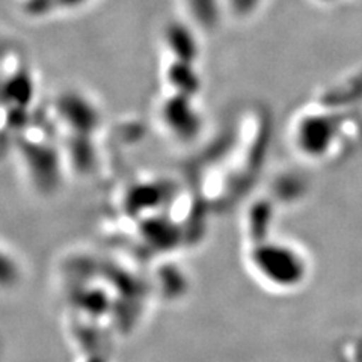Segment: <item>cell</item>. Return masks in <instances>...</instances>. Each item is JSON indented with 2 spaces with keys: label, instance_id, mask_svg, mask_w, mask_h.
Returning <instances> with one entry per match:
<instances>
[{
  "label": "cell",
  "instance_id": "obj_2",
  "mask_svg": "<svg viewBox=\"0 0 362 362\" xmlns=\"http://www.w3.org/2000/svg\"><path fill=\"white\" fill-rule=\"evenodd\" d=\"M18 279V270L5 252L0 251V287H11Z\"/></svg>",
  "mask_w": 362,
  "mask_h": 362
},
{
  "label": "cell",
  "instance_id": "obj_1",
  "mask_svg": "<svg viewBox=\"0 0 362 362\" xmlns=\"http://www.w3.org/2000/svg\"><path fill=\"white\" fill-rule=\"evenodd\" d=\"M255 264L262 274L276 284H293L299 279L300 267L291 252L281 247H262L257 251Z\"/></svg>",
  "mask_w": 362,
  "mask_h": 362
}]
</instances>
